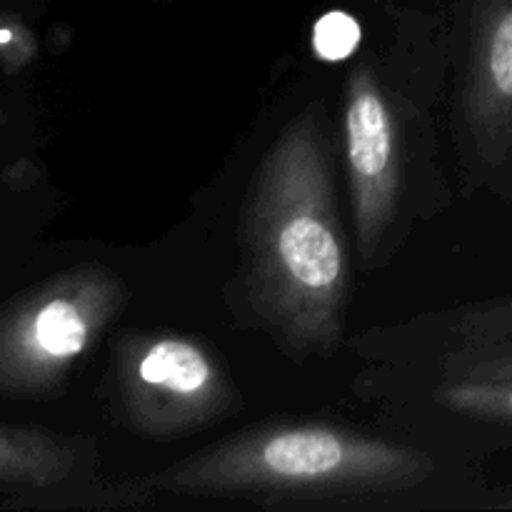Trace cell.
Segmentation results:
<instances>
[{"mask_svg": "<svg viewBox=\"0 0 512 512\" xmlns=\"http://www.w3.org/2000/svg\"><path fill=\"white\" fill-rule=\"evenodd\" d=\"M245 285L255 315L295 358L340 345L348 253L320 105L290 120L260 163L245 210Z\"/></svg>", "mask_w": 512, "mask_h": 512, "instance_id": "obj_1", "label": "cell"}, {"mask_svg": "<svg viewBox=\"0 0 512 512\" xmlns=\"http://www.w3.org/2000/svg\"><path fill=\"white\" fill-rule=\"evenodd\" d=\"M418 450L330 425L250 430L168 465L145 480L175 495H355L420 485Z\"/></svg>", "mask_w": 512, "mask_h": 512, "instance_id": "obj_2", "label": "cell"}, {"mask_svg": "<svg viewBox=\"0 0 512 512\" xmlns=\"http://www.w3.org/2000/svg\"><path fill=\"white\" fill-rule=\"evenodd\" d=\"M128 303L123 278L80 265L0 305V400H50Z\"/></svg>", "mask_w": 512, "mask_h": 512, "instance_id": "obj_3", "label": "cell"}, {"mask_svg": "<svg viewBox=\"0 0 512 512\" xmlns=\"http://www.w3.org/2000/svg\"><path fill=\"white\" fill-rule=\"evenodd\" d=\"M113 380L120 418L143 438H185L228 418L238 405V393L213 353L185 335L120 338Z\"/></svg>", "mask_w": 512, "mask_h": 512, "instance_id": "obj_4", "label": "cell"}, {"mask_svg": "<svg viewBox=\"0 0 512 512\" xmlns=\"http://www.w3.org/2000/svg\"><path fill=\"white\" fill-rule=\"evenodd\" d=\"M345 165L355 233L365 260L378 253L400 198L398 125L383 85L365 65L345 85Z\"/></svg>", "mask_w": 512, "mask_h": 512, "instance_id": "obj_5", "label": "cell"}, {"mask_svg": "<svg viewBox=\"0 0 512 512\" xmlns=\"http://www.w3.org/2000/svg\"><path fill=\"white\" fill-rule=\"evenodd\" d=\"M463 113L488 173L512 188V0H485L475 15Z\"/></svg>", "mask_w": 512, "mask_h": 512, "instance_id": "obj_6", "label": "cell"}, {"mask_svg": "<svg viewBox=\"0 0 512 512\" xmlns=\"http://www.w3.org/2000/svg\"><path fill=\"white\" fill-rule=\"evenodd\" d=\"M93 448L85 440L38 428L0 423V493H8L3 508L28 495L75 485L93 463Z\"/></svg>", "mask_w": 512, "mask_h": 512, "instance_id": "obj_7", "label": "cell"}, {"mask_svg": "<svg viewBox=\"0 0 512 512\" xmlns=\"http://www.w3.org/2000/svg\"><path fill=\"white\" fill-rule=\"evenodd\" d=\"M438 395L463 415L512 423V350H493L473 360L450 375Z\"/></svg>", "mask_w": 512, "mask_h": 512, "instance_id": "obj_8", "label": "cell"}, {"mask_svg": "<svg viewBox=\"0 0 512 512\" xmlns=\"http://www.w3.org/2000/svg\"><path fill=\"white\" fill-rule=\"evenodd\" d=\"M360 43V25L343 10H330L315 23L313 48L325 60H345Z\"/></svg>", "mask_w": 512, "mask_h": 512, "instance_id": "obj_9", "label": "cell"}, {"mask_svg": "<svg viewBox=\"0 0 512 512\" xmlns=\"http://www.w3.org/2000/svg\"><path fill=\"white\" fill-rule=\"evenodd\" d=\"M483 330L488 338V353L512 350V298L483 315Z\"/></svg>", "mask_w": 512, "mask_h": 512, "instance_id": "obj_10", "label": "cell"}, {"mask_svg": "<svg viewBox=\"0 0 512 512\" xmlns=\"http://www.w3.org/2000/svg\"><path fill=\"white\" fill-rule=\"evenodd\" d=\"M8 120H10L8 110H5L3 105H0V133H3V130H5V125H8Z\"/></svg>", "mask_w": 512, "mask_h": 512, "instance_id": "obj_11", "label": "cell"}]
</instances>
